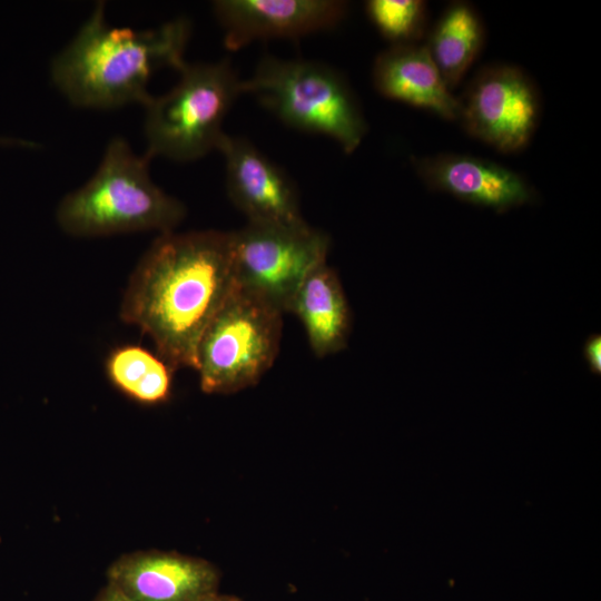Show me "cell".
I'll return each mask as SVG.
<instances>
[{"label":"cell","mask_w":601,"mask_h":601,"mask_svg":"<svg viewBox=\"0 0 601 601\" xmlns=\"http://www.w3.org/2000/svg\"><path fill=\"white\" fill-rule=\"evenodd\" d=\"M234 284L231 231L159 234L130 274L119 317L174 371H196L200 337Z\"/></svg>","instance_id":"obj_1"},{"label":"cell","mask_w":601,"mask_h":601,"mask_svg":"<svg viewBox=\"0 0 601 601\" xmlns=\"http://www.w3.org/2000/svg\"><path fill=\"white\" fill-rule=\"evenodd\" d=\"M190 21L184 17L157 28L108 26L105 3H96L75 38L52 60L55 86L75 106L109 109L150 99L148 85L161 68L186 63Z\"/></svg>","instance_id":"obj_2"},{"label":"cell","mask_w":601,"mask_h":601,"mask_svg":"<svg viewBox=\"0 0 601 601\" xmlns=\"http://www.w3.org/2000/svg\"><path fill=\"white\" fill-rule=\"evenodd\" d=\"M149 160L122 137L112 138L92 177L58 204L60 229L78 238L174 231L187 209L152 181Z\"/></svg>","instance_id":"obj_3"},{"label":"cell","mask_w":601,"mask_h":601,"mask_svg":"<svg viewBox=\"0 0 601 601\" xmlns=\"http://www.w3.org/2000/svg\"><path fill=\"white\" fill-rule=\"evenodd\" d=\"M285 125L326 136L346 154L355 151L367 132L362 108L345 78L311 60L263 57L254 73L240 83Z\"/></svg>","instance_id":"obj_4"},{"label":"cell","mask_w":601,"mask_h":601,"mask_svg":"<svg viewBox=\"0 0 601 601\" xmlns=\"http://www.w3.org/2000/svg\"><path fill=\"white\" fill-rule=\"evenodd\" d=\"M168 92L144 105L146 156L193 161L217 150L223 122L242 93V79L228 60L186 63Z\"/></svg>","instance_id":"obj_5"},{"label":"cell","mask_w":601,"mask_h":601,"mask_svg":"<svg viewBox=\"0 0 601 601\" xmlns=\"http://www.w3.org/2000/svg\"><path fill=\"white\" fill-rule=\"evenodd\" d=\"M283 314L234 284L198 343L201 391L231 394L257 384L278 355Z\"/></svg>","instance_id":"obj_6"},{"label":"cell","mask_w":601,"mask_h":601,"mask_svg":"<svg viewBox=\"0 0 601 601\" xmlns=\"http://www.w3.org/2000/svg\"><path fill=\"white\" fill-rule=\"evenodd\" d=\"M329 247V236L307 223H247L231 230L235 284L282 313H288L305 278L327 262Z\"/></svg>","instance_id":"obj_7"},{"label":"cell","mask_w":601,"mask_h":601,"mask_svg":"<svg viewBox=\"0 0 601 601\" xmlns=\"http://www.w3.org/2000/svg\"><path fill=\"white\" fill-rule=\"evenodd\" d=\"M457 99V121L463 129L497 151H521L538 128L539 95L518 67L493 65L482 69Z\"/></svg>","instance_id":"obj_8"},{"label":"cell","mask_w":601,"mask_h":601,"mask_svg":"<svg viewBox=\"0 0 601 601\" xmlns=\"http://www.w3.org/2000/svg\"><path fill=\"white\" fill-rule=\"evenodd\" d=\"M217 150L225 159L228 197L247 223H306L290 177L248 139L225 134Z\"/></svg>","instance_id":"obj_9"},{"label":"cell","mask_w":601,"mask_h":601,"mask_svg":"<svg viewBox=\"0 0 601 601\" xmlns=\"http://www.w3.org/2000/svg\"><path fill=\"white\" fill-rule=\"evenodd\" d=\"M214 13L224 45L236 51L256 40L296 39L335 28L347 13L337 0H218Z\"/></svg>","instance_id":"obj_10"},{"label":"cell","mask_w":601,"mask_h":601,"mask_svg":"<svg viewBox=\"0 0 601 601\" xmlns=\"http://www.w3.org/2000/svg\"><path fill=\"white\" fill-rule=\"evenodd\" d=\"M413 167L431 189L499 213L533 198L531 186L520 174L483 158L444 152L413 158Z\"/></svg>","instance_id":"obj_11"},{"label":"cell","mask_w":601,"mask_h":601,"mask_svg":"<svg viewBox=\"0 0 601 601\" xmlns=\"http://www.w3.org/2000/svg\"><path fill=\"white\" fill-rule=\"evenodd\" d=\"M109 579L132 601H200L214 593L217 574L204 560L148 551L120 558Z\"/></svg>","instance_id":"obj_12"},{"label":"cell","mask_w":601,"mask_h":601,"mask_svg":"<svg viewBox=\"0 0 601 601\" xmlns=\"http://www.w3.org/2000/svg\"><path fill=\"white\" fill-rule=\"evenodd\" d=\"M372 78L375 89L388 99L444 120L459 119V99L446 86L425 45L391 46L375 58Z\"/></svg>","instance_id":"obj_13"},{"label":"cell","mask_w":601,"mask_h":601,"mask_svg":"<svg viewBox=\"0 0 601 601\" xmlns=\"http://www.w3.org/2000/svg\"><path fill=\"white\" fill-rule=\"evenodd\" d=\"M288 313L300 321L309 347L317 357L329 356L346 347L351 311L339 277L327 262L305 278Z\"/></svg>","instance_id":"obj_14"},{"label":"cell","mask_w":601,"mask_h":601,"mask_svg":"<svg viewBox=\"0 0 601 601\" xmlns=\"http://www.w3.org/2000/svg\"><path fill=\"white\" fill-rule=\"evenodd\" d=\"M484 37L477 11L465 1L452 2L439 18L425 47L451 90L459 86L475 61Z\"/></svg>","instance_id":"obj_15"},{"label":"cell","mask_w":601,"mask_h":601,"mask_svg":"<svg viewBox=\"0 0 601 601\" xmlns=\"http://www.w3.org/2000/svg\"><path fill=\"white\" fill-rule=\"evenodd\" d=\"M105 373L114 387L140 404L155 405L169 398L173 367L141 345L114 347L105 359Z\"/></svg>","instance_id":"obj_16"},{"label":"cell","mask_w":601,"mask_h":601,"mask_svg":"<svg viewBox=\"0 0 601 601\" xmlns=\"http://www.w3.org/2000/svg\"><path fill=\"white\" fill-rule=\"evenodd\" d=\"M365 8L371 22L392 46L415 45L424 35V1L370 0Z\"/></svg>","instance_id":"obj_17"},{"label":"cell","mask_w":601,"mask_h":601,"mask_svg":"<svg viewBox=\"0 0 601 601\" xmlns=\"http://www.w3.org/2000/svg\"><path fill=\"white\" fill-rule=\"evenodd\" d=\"M584 356L593 372L600 373L601 370V338L592 336L584 345Z\"/></svg>","instance_id":"obj_18"},{"label":"cell","mask_w":601,"mask_h":601,"mask_svg":"<svg viewBox=\"0 0 601 601\" xmlns=\"http://www.w3.org/2000/svg\"><path fill=\"white\" fill-rule=\"evenodd\" d=\"M98 601H132L112 584L105 590Z\"/></svg>","instance_id":"obj_19"},{"label":"cell","mask_w":601,"mask_h":601,"mask_svg":"<svg viewBox=\"0 0 601 601\" xmlns=\"http://www.w3.org/2000/svg\"><path fill=\"white\" fill-rule=\"evenodd\" d=\"M0 146L3 147H21V148H36L37 144L19 139V138H11V137H1L0 136Z\"/></svg>","instance_id":"obj_20"},{"label":"cell","mask_w":601,"mask_h":601,"mask_svg":"<svg viewBox=\"0 0 601 601\" xmlns=\"http://www.w3.org/2000/svg\"><path fill=\"white\" fill-rule=\"evenodd\" d=\"M200 601H225L224 599H220L218 597H215V594H210V595H207L206 598H204L203 600Z\"/></svg>","instance_id":"obj_21"}]
</instances>
